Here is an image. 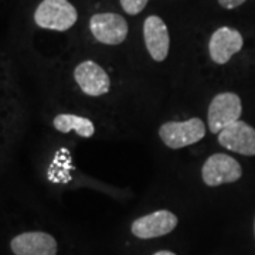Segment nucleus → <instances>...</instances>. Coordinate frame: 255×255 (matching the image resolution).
Returning <instances> with one entry per match:
<instances>
[{"label":"nucleus","instance_id":"nucleus-1","mask_svg":"<svg viewBox=\"0 0 255 255\" xmlns=\"http://www.w3.org/2000/svg\"><path fill=\"white\" fill-rule=\"evenodd\" d=\"M78 11L68 0H43L34 11L38 27L67 31L77 23Z\"/></svg>","mask_w":255,"mask_h":255},{"label":"nucleus","instance_id":"nucleus-2","mask_svg":"<svg viewBox=\"0 0 255 255\" xmlns=\"http://www.w3.org/2000/svg\"><path fill=\"white\" fill-rule=\"evenodd\" d=\"M159 136L170 149H182L200 142L206 136V125L200 118L183 122H166L159 128Z\"/></svg>","mask_w":255,"mask_h":255},{"label":"nucleus","instance_id":"nucleus-3","mask_svg":"<svg viewBox=\"0 0 255 255\" xmlns=\"http://www.w3.org/2000/svg\"><path fill=\"white\" fill-rule=\"evenodd\" d=\"M243 114L241 98L234 92H221L210 102L207 124L211 133L219 135L224 128L240 121Z\"/></svg>","mask_w":255,"mask_h":255},{"label":"nucleus","instance_id":"nucleus-4","mask_svg":"<svg viewBox=\"0 0 255 255\" xmlns=\"http://www.w3.org/2000/svg\"><path fill=\"white\" fill-rule=\"evenodd\" d=\"M243 167L237 160L226 153L211 155L204 162L201 169L203 182L210 187H217L221 184L234 183L241 179Z\"/></svg>","mask_w":255,"mask_h":255},{"label":"nucleus","instance_id":"nucleus-5","mask_svg":"<svg viewBox=\"0 0 255 255\" xmlns=\"http://www.w3.org/2000/svg\"><path fill=\"white\" fill-rule=\"evenodd\" d=\"M90 30L97 41L118 46L127 40L128 23L118 13H97L90 18Z\"/></svg>","mask_w":255,"mask_h":255},{"label":"nucleus","instance_id":"nucleus-6","mask_svg":"<svg viewBox=\"0 0 255 255\" xmlns=\"http://www.w3.org/2000/svg\"><path fill=\"white\" fill-rule=\"evenodd\" d=\"M179 220L172 211L167 210H159L155 213L146 214L143 217H139L132 223V234L140 240H149V238L163 237L166 234L172 233Z\"/></svg>","mask_w":255,"mask_h":255},{"label":"nucleus","instance_id":"nucleus-7","mask_svg":"<svg viewBox=\"0 0 255 255\" xmlns=\"http://www.w3.org/2000/svg\"><path fill=\"white\" fill-rule=\"evenodd\" d=\"M244 38L241 33L231 27L217 28L209 41V53L211 60L216 64H227L233 55H236L243 50Z\"/></svg>","mask_w":255,"mask_h":255},{"label":"nucleus","instance_id":"nucleus-8","mask_svg":"<svg viewBox=\"0 0 255 255\" xmlns=\"http://www.w3.org/2000/svg\"><path fill=\"white\" fill-rule=\"evenodd\" d=\"M74 80L84 94L101 97L110 91L111 80L107 71L91 60L82 61L74 70Z\"/></svg>","mask_w":255,"mask_h":255},{"label":"nucleus","instance_id":"nucleus-9","mask_svg":"<svg viewBox=\"0 0 255 255\" xmlns=\"http://www.w3.org/2000/svg\"><path fill=\"white\" fill-rule=\"evenodd\" d=\"M219 143L240 155L255 156V129L243 121H237L220 132Z\"/></svg>","mask_w":255,"mask_h":255},{"label":"nucleus","instance_id":"nucleus-10","mask_svg":"<svg viewBox=\"0 0 255 255\" xmlns=\"http://www.w3.org/2000/svg\"><path fill=\"white\" fill-rule=\"evenodd\" d=\"M143 38L149 55L162 63L169 55L170 36L167 26L159 16H149L143 23Z\"/></svg>","mask_w":255,"mask_h":255},{"label":"nucleus","instance_id":"nucleus-11","mask_svg":"<svg viewBox=\"0 0 255 255\" xmlns=\"http://www.w3.org/2000/svg\"><path fill=\"white\" fill-rule=\"evenodd\" d=\"M14 255H57L58 246L53 236L43 231H28L18 234L10 241Z\"/></svg>","mask_w":255,"mask_h":255},{"label":"nucleus","instance_id":"nucleus-12","mask_svg":"<svg viewBox=\"0 0 255 255\" xmlns=\"http://www.w3.org/2000/svg\"><path fill=\"white\" fill-rule=\"evenodd\" d=\"M54 128L61 133L77 132L78 136L91 137L95 133V127L92 121L84 117L73 115V114H60L53 121Z\"/></svg>","mask_w":255,"mask_h":255},{"label":"nucleus","instance_id":"nucleus-13","mask_svg":"<svg viewBox=\"0 0 255 255\" xmlns=\"http://www.w3.org/2000/svg\"><path fill=\"white\" fill-rule=\"evenodd\" d=\"M122 9L130 16H136L140 11H143L149 0H119Z\"/></svg>","mask_w":255,"mask_h":255},{"label":"nucleus","instance_id":"nucleus-14","mask_svg":"<svg viewBox=\"0 0 255 255\" xmlns=\"http://www.w3.org/2000/svg\"><path fill=\"white\" fill-rule=\"evenodd\" d=\"M246 1L247 0H219L220 6L227 10L237 9V7H240L241 4H244Z\"/></svg>","mask_w":255,"mask_h":255},{"label":"nucleus","instance_id":"nucleus-15","mask_svg":"<svg viewBox=\"0 0 255 255\" xmlns=\"http://www.w3.org/2000/svg\"><path fill=\"white\" fill-rule=\"evenodd\" d=\"M153 255H176V254L172 253V251H166V250H163V251H157V253H155Z\"/></svg>","mask_w":255,"mask_h":255},{"label":"nucleus","instance_id":"nucleus-16","mask_svg":"<svg viewBox=\"0 0 255 255\" xmlns=\"http://www.w3.org/2000/svg\"><path fill=\"white\" fill-rule=\"evenodd\" d=\"M254 234H255V220H254Z\"/></svg>","mask_w":255,"mask_h":255}]
</instances>
